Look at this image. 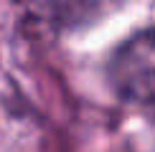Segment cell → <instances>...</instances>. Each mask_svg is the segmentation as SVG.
<instances>
[{"label":"cell","mask_w":155,"mask_h":152,"mask_svg":"<svg viewBox=\"0 0 155 152\" xmlns=\"http://www.w3.org/2000/svg\"><path fill=\"white\" fill-rule=\"evenodd\" d=\"M107 79L120 99L155 104V25L132 33L112 51Z\"/></svg>","instance_id":"cell-1"}]
</instances>
